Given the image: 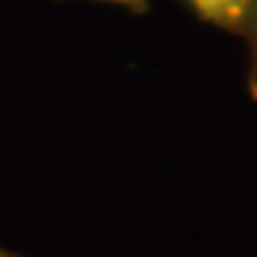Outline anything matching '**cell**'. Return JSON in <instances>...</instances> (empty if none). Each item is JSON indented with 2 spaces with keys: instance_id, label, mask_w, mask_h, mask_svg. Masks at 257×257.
I'll return each mask as SVG.
<instances>
[{
  "instance_id": "obj_1",
  "label": "cell",
  "mask_w": 257,
  "mask_h": 257,
  "mask_svg": "<svg viewBox=\"0 0 257 257\" xmlns=\"http://www.w3.org/2000/svg\"><path fill=\"white\" fill-rule=\"evenodd\" d=\"M195 17L229 34H243L250 0H181Z\"/></svg>"
},
{
  "instance_id": "obj_2",
  "label": "cell",
  "mask_w": 257,
  "mask_h": 257,
  "mask_svg": "<svg viewBox=\"0 0 257 257\" xmlns=\"http://www.w3.org/2000/svg\"><path fill=\"white\" fill-rule=\"evenodd\" d=\"M240 36L245 38L248 46V93L257 102V0H250L245 27Z\"/></svg>"
},
{
  "instance_id": "obj_4",
  "label": "cell",
  "mask_w": 257,
  "mask_h": 257,
  "mask_svg": "<svg viewBox=\"0 0 257 257\" xmlns=\"http://www.w3.org/2000/svg\"><path fill=\"white\" fill-rule=\"evenodd\" d=\"M0 257H19V255H12V252H8V250L0 248Z\"/></svg>"
},
{
  "instance_id": "obj_3",
  "label": "cell",
  "mask_w": 257,
  "mask_h": 257,
  "mask_svg": "<svg viewBox=\"0 0 257 257\" xmlns=\"http://www.w3.org/2000/svg\"><path fill=\"white\" fill-rule=\"evenodd\" d=\"M102 3H112V5H121V8L131 10L134 15H146L150 8V0H102Z\"/></svg>"
}]
</instances>
